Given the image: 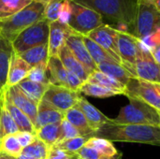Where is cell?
I'll return each instance as SVG.
<instances>
[{"label":"cell","mask_w":160,"mask_h":159,"mask_svg":"<svg viewBox=\"0 0 160 159\" xmlns=\"http://www.w3.org/2000/svg\"><path fill=\"white\" fill-rule=\"evenodd\" d=\"M17 140L19 141L20 144L22 146V148L28 146L33 142V141L36 138V134L34 133H29V132H21L19 131L18 133L15 134Z\"/></svg>","instance_id":"cell-42"},{"label":"cell","mask_w":160,"mask_h":159,"mask_svg":"<svg viewBox=\"0 0 160 159\" xmlns=\"http://www.w3.org/2000/svg\"><path fill=\"white\" fill-rule=\"evenodd\" d=\"M125 96L138 97L160 112V83L131 78L126 85Z\"/></svg>","instance_id":"cell-9"},{"label":"cell","mask_w":160,"mask_h":159,"mask_svg":"<svg viewBox=\"0 0 160 159\" xmlns=\"http://www.w3.org/2000/svg\"><path fill=\"white\" fill-rule=\"evenodd\" d=\"M44 10L45 5L43 3L33 0L29 5L24 7L10 18L0 22L1 35L12 43V41L23 30L45 19Z\"/></svg>","instance_id":"cell-3"},{"label":"cell","mask_w":160,"mask_h":159,"mask_svg":"<svg viewBox=\"0 0 160 159\" xmlns=\"http://www.w3.org/2000/svg\"><path fill=\"white\" fill-rule=\"evenodd\" d=\"M83 41L92 59L94 60L97 66L105 62H115L120 64L110 52H108L104 48H102L100 45H98L87 36H83Z\"/></svg>","instance_id":"cell-29"},{"label":"cell","mask_w":160,"mask_h":159,"mask_svg":"<svg viewBox=\"0 0 160 159\" xmlns=\"http://www.w3.org/2000/svg\"><path fill=\"white\" fill-rule=\"evenodd\" d=\"M77 157L79 159H122L123 157V154L120 153L117 156L114 157H110V156H106L103 155L99 152H98L97 150L88 147L86 145H84L77 154Z\"/></svg>","instance_id":"cell-37"},{"label":"cell","mask_w":160,"mask_h":159,"mask_svg":"<svg viewBox=\"0 0 160 159\" xmlns=\"http://www.w3.org/2000/svg\"><path fill=\"white\" fill-rule=\"evenodd\" d=\"M65 119L68 121L80 132L81 136L88 138L93 137L94 130L88 124L84 114L77 106L65 112Z\"/></svg>","instance_id":"cell-22"},{"label":"cell","mask_w":160,"mask_h":159,"mask_svg":"<svg viewBox=\"0 0 160 159\" xmlns=\"http://www.w3.org/2000/svg\"><path fill=\"white\" fill-rule=\"evenodd\" d=\"M77 155L76 154H70L65 151H62L60 149H57L55 147L51 148L50 154L48 159H76Z\"/></svg>","instance_id":"cell-40"},{"label":"cell","mask_w":160,"mask_h":159,"mask_svg":"<svg viewBox=\"0 0 160 159\" xmlns=\"http://www.w3.org/2000/svg\"><path fill=\"white\" fill-rule=\"evenodd\" d=\"M135 69L137 78L147 82L159 83L160 66L155 60L151 51L142 42L136 60Z\"/></svg>","instance_id":"cell-11"},{"label":"cell","mask_w":160,"mask_h":159,"mask_svg":"<svg viewBox=\"0 0 160 159\" xmlns=\"http://www.w3.org/2000/svg\"><path fill=\"white\" fill-rule=\"evenodd\" d=\"M80 93L85 96L94 97L98 98H107V97H114L118 95V93H116L115 91L112 89H109L107 87H104L97 83L88 82H83V84L82 85L80 89Z\"/></svg>","instance_id":"cell-32"},{"label":"cell","mask_w":160,"mask_h":159,"mask_svg":"<svg viewBox=\"0 0 160 159\" xmlns=\"http://www.w3.org/2000/svg\"><path fill=\"white\" fill-rule=\"evenodd\" d=\"M14 49L12 43L0 33V93L6 88L8 74Z\"/></svg>","instance_id":"cell-19"},{"label":"cell","mask_w":160,"mask_h":159,"mask_svg":"<svg viewBox=\"0 0 160 159\" xmlns=\"http://www.w3.org/2000/svg\"><path fill=\"white\" fill-rule=\"evenodd\" d=\"M64 119H65V112H62L61 111L57 110L50 103L42 99L38 104V114H37L35 128L37 130L44 126L62 122Z\"/></svg>","instance_id":"cell-16"},{"label":"cell","mask_w":160,"mask_h":159,"mask_svg":"<svg viewBox=\"0 0 160 159\" xmlns=\"http://www.w3.org/2000/svg\"><path fill=\"white\" fill-rule=\"evenodd\" d=\"M85 145L97 150L98 152H99L103 155L110 156V157H114V156H117L120 154V152H118V150L114 147L112 142L110 141H107L105 139L93 137L87 141Z\"/></svg>","instance_id":"cell-34"},{"label":"cell","mask_w":160,"mask_h":159,"mask_svg":"<svg viewBox=\"0 0 160 159\" xmlns=\"http://www.w3.org/2000/svg\"><path fill=\"white\" fill-rule=\"evenodd\" d=\"M71 12L68 21L70 29L82 36L89 33L104 24L102 17L95 10L70 0Z\"/></svg>","instance_id":"cell-6"},{"label":"cell","mask_w":160,"mask_h":159,"mask_svg":"<svg viewBox=\"0 0 160 159\" xmlns=\"http://www.w3.org/2000/svg\"><path fill=\"white\" fill-rule=\"evenodd\" d=\"M128 99L129 103L112 119L115 123L160 127V112L158 109L138 97H129Z\"/></svg>","instance_id":"cell-4"},{"label":"cell","mask_w":160,"mask_h":159,"mask_svg":"<svg viewBox=\"0 0 160 159\" xmlns=\"http://www.w3.org/2000/svg\"><path fill=\"white\" fill-rule=\"evenodd\" d=\"M66 46L69 49L72 54L84 67L89 74L98 70V66L92 59L83 41V36L72 32L66 41Z\"/></svg>","instance_id":"cell-14"},{"label":"cell","mask_w":160,"mask_h":159,"mask_svg":"<svg viewBox=\"0 0 160 159\" xmlns=\"http://www.w3.org/2000/svg\"><path fill=\"white\" fill-rule=\"evenodd\" d=\"M13 158H14V157H13ZM14 159H35V158H32V157H25V156H23V155H20L19 157H15Z\"/></svg>","instance_id":"cell-46"},{"label":"cell","mask_w":160,"mask_h":159,"mask_svg":"<svg viewBox=\"0 0 160 159\" xmlns=\"http://www.w3.org/2000/svg\"><path fill=\"white\" fill-rule=\"evenodd\" d=\"M90 138L88 137H84V136H79V137H75L72 139H68L63 142H60L58 143H56L53 147L60 149L62 151L70 153V154H77L87 142V141Z\"/></svg>","instance_id":"cell-36"},{"label":"cell","mask_w":160,"mask_h":159,"mask_svg":"<svg viewBox=\"0 0 160 159\" xmlns=\"http://www.w3.org/2000/svg\"><path fill=\"white\" fill-rule=\"evenodd\" d=\"M159 83H160V81H159Z\"/></svg>","instance_id":"cell-48"},{"label":"cell","mask_w":160,"mask_h":159,"mask_svg":"<svg viewBox=\"0 0 160 159\" xmlns=\"http://www.w3.org/2000/svg\"><path fill=\"white\" fill-rule=\"evenodd\" d=\"M153 2V4L157 7V8L160 11V0H151Z\"/></svg>","instance_id":"cell-45"},{"label":"cell","mask_w":160,"mask_h":159,"mask_svg":"<svg viewBox=\"0 0 160 159\" xmlns=\"http://www.w3.org/2000/svg\"><path fill=\"white\" fill-rule=\"evenodd\" d=\"M50 148L37 137L31 144L22 149V155L35 159H48Z\"/></svg>","instance_id":"cell-33"},{"label":"cell","mask_w":160,"mask_h":159,"mask_svg":"<svg viewBox=\"0 0 160 159\" xmlns=\"http://www.w3.org/2000/svg\"><path fill=\"white\" fill-rule=\"evenodd\" d=\"M3 95H4V102H5L6 108L8 111V112L10 113L12 119L14 120L19 131H21V132H29V133L36 134L35 126L33 125L31 120L27 117V115L24 114L21 110H19L11 102L8 101V99L6 97L4 90H3Z\"/></svg>","instance_id":"cell-23"},{"label":"cell","mask_w":160,"mask_h":159,"mask_svg":"<svg viewBox=\"0 0 160 159\" xmlns=\"http://www.w3.org/2000/svg\"><path fill=\"white\" fill-rule=\"evenodd\" d=\"M58 57L60 58L62 64L64 65L65 68L68 71L74 73L83 82H87L90 74L87 72V70L84 68V67L78 61V59L72 54V52L69 51V49L66 45L59 52Z\"/></svg>","instance_id":"cell-20"},{"label":"cell","mask_w":160,"mask_h":159,"mask_svg":"<svg viewBox=\"0 0 160 159\" xmlns=\"http://www.w3.org/2000/svg\"><path fill=\"white\" fill-rule=\"evenodd\" d=\"M6 97L11 102L15 107L21 110L27 117L31 120L35 126L38 114V104L31 100L19 87L18 85L14 86H6L4 89Z\"/></svg>","instance_id":"cell-13"},{"label":"cell","mask_w":160,"mask_h":159,"mask_svg":"<svg viewBox=\"0 0 160 159\" xmlns=\"http://www.w3.org/2000/svg\"><path fill=\"white\" fill-rule=\"evenodd\" d=\"M0 105H1V103H0Z\"/></svg>","instance_id":"cell-49"},{"label":"cell","mask_w":160,"mask_h":159,"mask_svg":"<svg viewBox=\"0 0 160 159\" xmlns=\"http://www.w3.org/2000/svg\"><path fill=\"white\" fill-rule=\"evenodd\" d=\"M98 70L111 76L124 85H127L131 78H135L124 66L115 62L101 63L98 66Z\"/></svg>","instance_id":"cell-24"},{"label":"cell","mask_w":160,"mask_h":159,"mask_svg":"<svg viewBox=\"0 0 160 159\" xmlns=\"http://www.w3.org/2000/svg\"><path fill=\"white\" fill-rule=\"evenodd\" d=\"M82 84H83V82L78 76H76L72 72L68 71V89L72 91L80 92V89Z\"/></svg>","instance_id":"cell-41"},{"label":"cell","mask_w":160,"mask_h":159,"mask_svg":"<svg viewBox=\"0 0 160 159\" xmlns=\"http://www.w3.org/2000/svg\"><path fill=\"white\" fill-rule=\"evenodd\" d=\"M87 82L92 83H97L104 87H107L109 89H112L116 93H118V95H124V96L126 95V85L122 84L117 80L112 78L111 76L99 70H96L93 73H91Z\"/></svg>","instance_id":"cell-26"},{"label":"cell","mask_w":160,"mask_h":159,"mask_svg":"<svg viewBox=\"0 0 160 159\" xmlns=\"http://www.w3.org/2000/svg\"><path fill=\"white\" fill-rule=\"evenodd\" d=\"M0 141L8 135H14L19 132V129L12 119L10 113L6 108L4 102L3 91L0 93Z\"/></svg>","instance_id":"cell-28"},{"label":"cell","mask_w":160,"mask_h":159,"mask_svg":"<svg viewBox=\"0 0 160 159\" xmlns=\"http://www.w3.org/2000/svg\"><path fill=\"white\" fill-rule=\"evenodd\" d=\"M31 67H37L38 65H47L50 58L48 44H42L31 48L24 52L19 54Z\"/></svg>","instance_id":"cell-25"},{"label":"cell","mask_w":160,"mask_h":159,"mask_svg":"<svg viewBox=\"0 0 160 159\" xmlns=\"http://www.w3.org/2000/svg\"><path fill=\"white\" fill-rule=\"evenodd\" d=\"M87 37H90L95 42H97L102 48H104L122 65L118 53V48H117L118 29L112 27L110 24L104 23L103 25L98 27L97 29L89 33Z\"/></svg>","instance_id":"cell-12"},{"label":"cell","mask_w":160,"mask_h":159,"mask_svg":"<svg viewBox=\"0 0 160 159\" xmlns=\"http://www.w3.org/2000/svg\"><path fill=\"white\" fill-rule=\"evenodd\" d=\"M93 137L112 142H130L160 145V127L118 124L112 119L94 132ZM92 137V138H93Z\"/></svg>","instance_id":"cell-1"},{"label":"cell","mask_w":160,"mask_h":159,"mask_svg":"<svg viewBox=\"0 0 160 159\" xmlns=\"http://www.w3.org/2000/svg\"><path fill=\"white\" fill-rule=\"evenodd\" d=\"M152 52V55L154 56L155 60L157 61V63L160 66V44L157 45L156 47H154L152 50H150Z\"/></svg>","instance_id":"cell-43"},{"label":"cell","mask_w":160,"mask_h":159,"mask_svg":"<svg viewBox=\"0 0 160 159\" xmlns=\"http://www.w3.org/2000/svg\"><path fill=\"white\" fill-rule=\"evenodd\" d=\"M33 0H0V22L6 21Z\"/></svg>","instance_id":"cell-31"},{"label":"cell","mask_w":160,"mask_h":159,"mask_svg":"<svg viewBox=\"0 0 160 159\" xmlns=\"http://www.w3.org/2000/svg\"><path fill=\"white\" fill-rule=\"evenodd\" d=\"M47 66H48V64L47 65L43 64V65H38L37 67H32L27 78L33 82L49 85L50 81H49V77H48Z\"/></svg>","instance_id":"cell-38"},{"label":"cell","mask_w":160,"mask_h":159,"mask_svg":"<svg viewBox=\"0 0 160 159\" xmlns=\"http://www.w3.org/2000/svg\"><path fill=\"white\" fill-rule=\"evenodd\" d=\"M81 97L82 94L80 92L72 91L67 87L50 84L42 99L62 112H66L77 106Z\"/></svg>","instance_id":"cell-10"},{"label":"cell","mask_w":160,"mask_h":159,"mask_svg":"<svg viewBox=\"0 0 160 159\" xmlns=\"http://www.w3.org/2000/svg\"><path fill=\"white\" fill-rule=\"evenodd\" d=\"M0 159H14L13 157H9V156H8V155H6V154H4V153H2V152H0Z\"/></svg>","instance_id":"cell-44"},{"label":"cell","mask_w":160,"mask_h":159,"mask_svg":"<svg viewBox=\"0 0 160 159\" xmlns=\"http://www.w3.org/2000/svg\"><path fill=\"white\" fill-rule=\"evenodd\" d=\"M142 41L127 31L118 30L117 48L122 65L134 76L136 75L135 64L141 49Z\"/></svg>","instance_id":"cell-8"},{"label":"cell","mask_w":160,"mask_h":159,"mask_svg":"<svg viewBox=\"0 0 160 159\" xmlns=\"http://www.w3.org/2000/svg\"><path fill=\"white\" fill-rule=\"evenodd\" d=\"M49 24L50 22L43 19L23 30L12 41V46L15 52L21 54L36 46L48 44Z\"/></svg>","instance_id":"cell-7"},{"label":"cell","mask_w":160,"mask_h":159,"mask_svg":"<svg viewBox=\"0 0 160 159\" xmlns=\"http://www.w3.org/2000/svg\"><path fill=\"white\" fill-rule=\"evenodd\" d=\"M160 29V11L151 0H136V15L131 34L140 40Z\"/></svg>","instance_id":"cell-5"},{"label":"cell","mask_w":160,"mask_h":159,"mask_svg":"<svg viewBox=\"0 0 160 159\" xmlns=\"http://www.w3.org/2000/svg\"><path fill=\"white\" fill-rule=\"evenodd\" d=\"M98 12L104 23L131 33L136 15V0H72ZM110 24V25H111Z\"/></svg>","instance_id":"cell-2"},{"label":"cell","mask_w":160,"mask_h":159,"mask_svg":"<svg viewBox=\"0 0 160 159\" xmlns=\"http://www.w3.org/2000/svg\"><path fill=\"white\" fill-rule=\"evenodd\" d=\"M31 68L32 67L14 51L9 65L7 86L17 85L22 80L26 79Z\"/></svg>","instance_id":"cell-17"},{"label":"cell","mask_w":160,"mask_h":159,"mask_svg":"<svg viewBox=\"0 0 160 159\" xmlns=\"http://www.w3.org/2000/svg\"><path fill=\"white\" fill-rule=\"evenodd\" d=\"M79 136H81L80 132L68 121H67L66 119H64L61 122L60 139H59V142H63V141H66V140H68V139H72V138H75V137H79Z\"/></svg>","instance_id":"cell-39"},{"label":"cell","mask_w":160,"mask_h":159,"mask_svg":"<svg viewBox=\"0 0 160 159\" xmlns=\"http://www.w3.org/2000/svg\"><path fill=\"white\" fill-rule=\"evenodd\" d=\"M72 32L74 31H72L68 24L60 21L50 22L48 40L50 57L58 56L59 52L66 45V41Z\"/></svg>","instance_id":"cell-15"},{"label":"cell","mask_w":160,"mask_h":159,"mask_svg":"<svg viewBox=\"0 0 160 159\" xmlns=\"http://www.w3.org/2000/svg\"><path fill=\"white\" fill-rule=\"evenodd\" d=\"M22 149L23 148L20 144L15 134L6 136L0 141V152L8 155L11 157L15 158V157H19L20 155H22Z\"/></svg>","instance_id":"cell-35"},{"label":"cell","mask_w":160,"mask_h":159,"mask_svg":"<svg viewBox=\"0 0 160 159\" xmlns=\"http://www.w3.org/2000/svg\"><path fill=\"white\" fill-rule=\"evenodd\" d=\"M60 128L61 122L44 126L36 130V137L43 142L51 149L59 142Z\"/></svg>","instance_id":"cell-30"},{"label":"cell","mask_w":160,"mask_h":159,"mask_svg":"<svg viewBox=\"0 0 160 159\" xmlns=\"http://www.w3.org/2000/svg\"><path fill=\"white\" fill-rule=\"evenodd\" d=\"M76 159H79V157H77V158H76Z\"/></svg>","instance_id":"cell-47"},{"label":"cell","mask_w":160,"mask_h":159,"mask_svg":"<svg viewBox=\"0 0 160 159\" xmlns=\"http://www.w3.org/2000/svg\"><path fill=\"white\" fill-rule=\"evenodd\" d=\"M17 85L31 100H33L36 104H38L42 100L43 96L50 84L47 85V84L36 82L26 78L22 80L21 82H19Z\"/></svg>","instance_id":"cell-27"},{"label":"cell","mask_w":160,"mask_h":159,"mask_svg":"<svg viewBox=\"0 0 160 159\" xmlns=\"http://www.w3.org/2000/svg\"><path fill=\"white\" fill-rule=\"evenodd\" d=\"M77 107L82 111L84 114L88 124L92 127V129L97 131L101 126L107 124L111 121V118L107 117L104 113H102L99 110H98L95 106H93L87 99L82 97L77 104Z\"/></svg>","instance_id":"cell-18"},{"label":"cell","mask_w":160,"mask_h":159,"mask_svg":"<svg viewBox=\"0 0 160 159\" xmlns=\"http://www.w3.org/2000/svg\"><path fill=\"white\" fill-rule=\"evenodd\" d=\"M48 77L50 84L68 88V71L58 56H51L48 60Z\"/></svg>","instance_id":"cell-21"}]
</instances>
